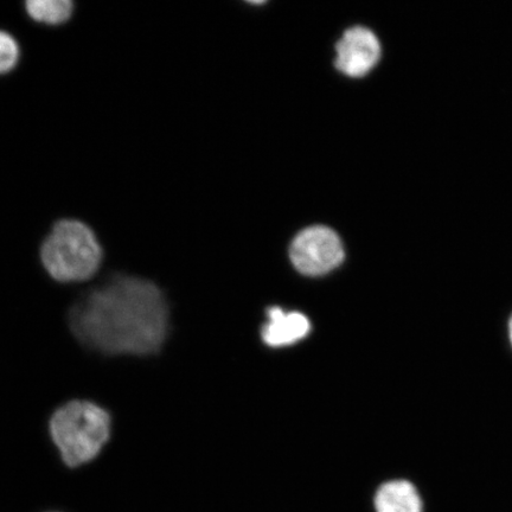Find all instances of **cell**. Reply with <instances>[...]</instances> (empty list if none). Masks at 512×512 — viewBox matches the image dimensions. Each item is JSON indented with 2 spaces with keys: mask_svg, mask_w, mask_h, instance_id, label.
<instances>
[{
  "mask_svg": "<svg viewBox=\"0 0 512 512\" xmlns=\"http://www.w3.org/2000/svg\"><path fill=\"white\" fill-rule=\"evenodd\" d=\"M290 256L300 273L319 277L341 265L345 253L343 243L334 230L315 226L297 235L292 242Z\"/></svg>",
  "mask_w": 512,
  "mask_h": 512,
  "instance_id": "cell-4",
  "label": "cell"
},
{
  "mask_svg": "<svg viewBox=\"0 0 512 512\" xmlns=\"http://www.w3.org/2000/svg\"><path fill=\"white\" fill-rule=\"evenodd\" d=\"M509 336H510V342L512 344V317H511L510 323H509Z\"/></svg>",
  "mask_w": 512,
  "mask_h": 512,
  "instance_id": "cell-10",
  "label": "cell"
},
{
  "mask_svg": "<svg viewBox=\"0 0 512 512\" xmlns=\"http://www.w3.org/2000/svg\"><path fill=\"white\" fill-rule=\"evenodd\" d=\"M310 330V320L302 313H286L280 307H272L268 310V323L262 330V337L270 347H286L306 337Z\"/></svg>",
  "mask_w": 512,
  "mask_h": 512,
  "instance_id": "cell-6",
  "label": "cell"
},
{
  "mask_svg": "<svg viewBox=\"0 0 512 512\" xmlns=\"http://www.w3.org/2000/svg\"><path fill=\"white\" fill-rule=\"evenodd\" d=\"M336 51V68L351 78H362L369 74L381 56L379 40L373 31L363 27L345 31Z\"/></svg>",
  "mask_w": 512,
  "mask_h": 512,
  "instance_id": "cell-5",
  "label": "cell"
},
{
  "mask_svg": "<svg viewBox=\"0 0 512 512\" xmlns=\"http://www.w3.org/2000/svg\"><path fill=\"white\" fill-rule=\"evenodd\" d=\"M112 426L106 408L93 401L72 400L51 414L49 434L63 463L79 467L99 456L112 437Z\"/></svg>",
  "mask_w": 512,
  "mask_h": 512,
  "instance_id": "cell-2",
  "label": "cell"
},
{
  "mask_svg": "<svg viewBox=\"0 0 512 512\" xmlns=\"http://www.w3.org/2000/svg\"><path fill=\"white\" fill-rule=\"evenodd\" d=\"M40 255L44 270L57 283H83L99 272L104 248L87 223L63 219L51 227Z\"/></svg>",
  "mask_w": 512,
  "mask_h": 512,
  "instance_id": "cell-3",
  "label": "cell"
},
{
  "mask_svg": "<svg viewBox=\"0 0 512 512\" xmlns=\"http://www.w3.org/2000/svg\"><path fill=\"white\" fill-rule=\"evenodd\" d=\"M21 57V48L10 32L0 30V74H6L14 69Z\"/></svg>",
  "mask_w": 512,
  "mask_h": 512,
  "instance_id": "cell-9",
  "label": "cell"
},
{
  "mask_svg": "<svg viewBox=\"0 0 512 512\" xmlns=\"http://www.w3.org/2000/svg\"><path fill=\"white\" fill-rule=\"evenodd\" d=\"M74 8L72 0H28L25 3V10L34 21L50 25L67 22Z\"/></svg>",
  "mask_w": 512,
  "mask_h": 512,
  "instance_id": "cell-8",
  "label": "cell"
},
{
  "mask_svg": "<svg viewBox=\"0 0 512 512\" xmlns=\"http://www.w3.org/2000/svg\"><path fill=\"white\" fill-rule=\"evenodd\" d=\"M68 322L83 347L100 355L147 357L168 341L170 306L153 281L114 274L76 300Z\"/></svg>",
  "mask_w": 512,
  "mask_h": 512,
  "instance_id": "cell-1",
  "label": "cell"
},
{
  "mask_svg": "<svg viewBox=\"0 0 512 512\" xmlns=\"http://www.w3.org/2000/svg\"><path fill=\"white\" fill-rule=\"evenodd\" d=\"M376 512H422L418 490L407 480L383 484L375 496Z\"/></svg>",
  "mask_w": 512,
  "mask_h": 512,
  "instance_id": "cell-7",
  "label": "cell"
}]
</instances>
